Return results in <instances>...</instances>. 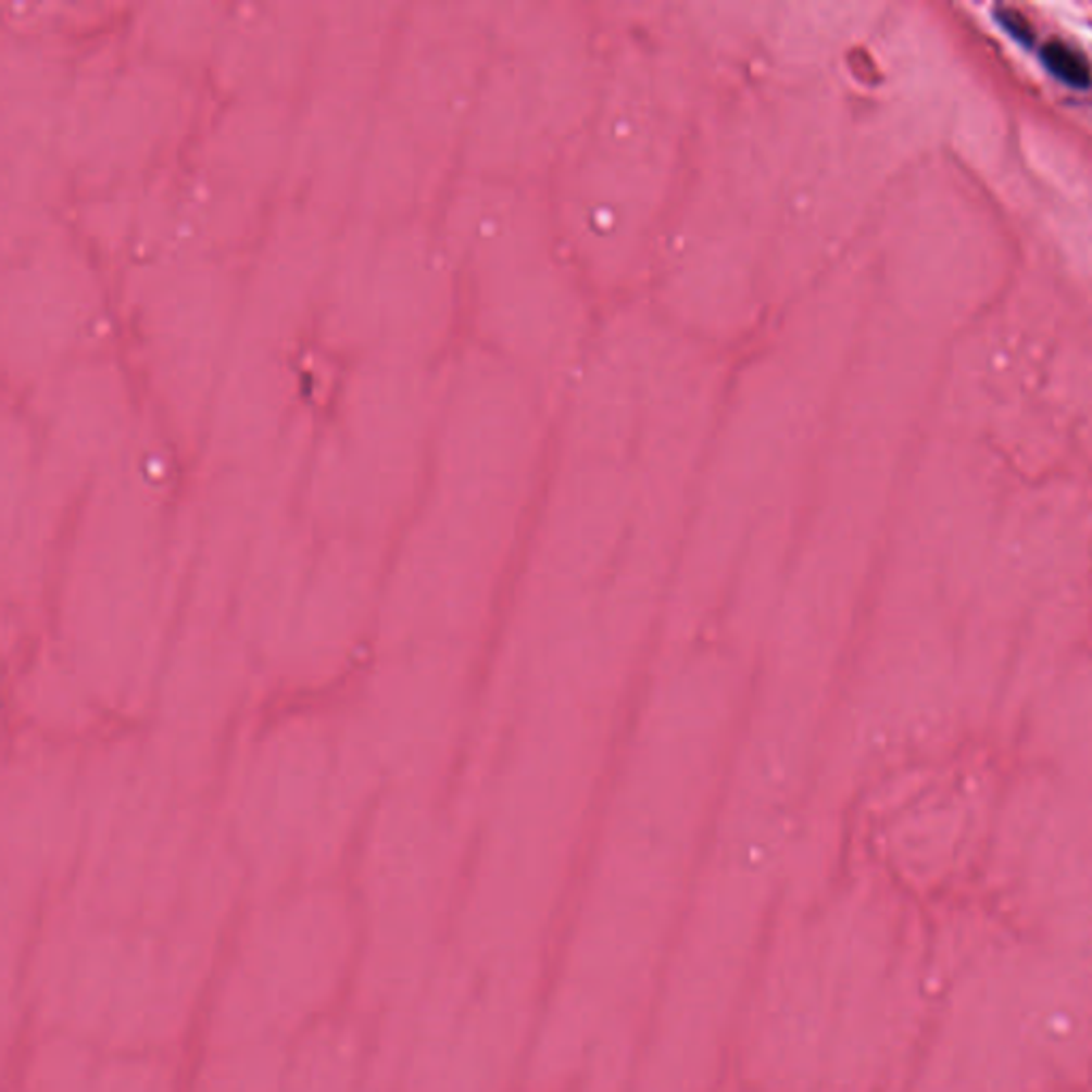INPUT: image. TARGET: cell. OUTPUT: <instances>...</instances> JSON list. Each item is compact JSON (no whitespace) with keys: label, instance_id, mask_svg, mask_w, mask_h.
<instances>
[{"label":"cell","instance_id":"obj_1","mask_svg":"<svg viewBox=\"0 0 1092 1092\" xmlns=\"http://www.w3.org/2000/svg\"><path fill=\"white\" fill-rule=\"evenodd\" d=\"M1043 64L1052 75L1074 88H1087L1091 84V66L1080 52L1067 48L1065 43L1052 41L1041 52Z\"/></svg>","mask_w":1092,"mask_h":1092},{"label":"cell","instance_id":"obj_2","mask_svg":"<svg viewBox=\"0 0 1092 1092\" xmlns=\"http://www.w3.org/2000/svg\"><path fill=\"white\" fill-rule=\"evenodd\" d=\"M994 13H996L999 24H1001V26H1003V28H1005L1012 37H1016L1020 43H1027V46H1029V43L1033 41V30L1029 28L1027 20H1025L1020 13H1016V11H1012V9H996Z\"/></svg>","mask_w":1092,"mask_h":1092}]
</instances>
